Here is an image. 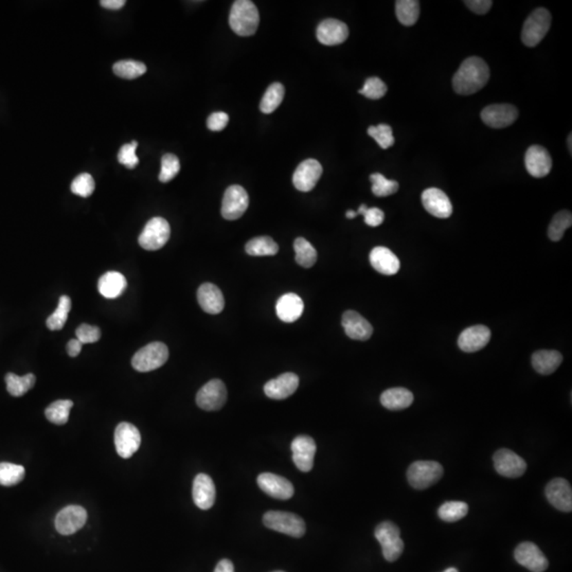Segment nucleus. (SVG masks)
<instances>
[{
	"label": "nucleus",
	"instance_id": "nucleus-31",
	"mask_svg": "<svg viewBox=\"0 0 572 572\" xmlns=\"http://www.w3.org/2000/svg\"><path fill=\"white\" fill-rule=\"evenodd\" d=\"M127 282L125 277L118 272H108L99 280L98 289L103 297L114 299L123 294Z\"/></svg>",
	"mask_w": 572,
	"mask_h": 572
},
{
	"label": "nucleus",
	"instance_id": "nucleus-59",
	"mask_svg": "<svg viewBox=\"0 0 572 572\" xmlns=\"http://www.w3.org/2000/svg\"><path fill=\"white\" fill-rule=\"evenodd\" d=\"M443 572H459V571H458L457 568L449 567V568H447V570H445V571H443Z\"/></svg>",
	"mask_w": 572,
	"mask_h": 572
},
{
	"label": "nucleus",
	"instance_id": "nucleus-40",
	"mask_svg": "<svg viewBox=\"0 0 572 572\" xmlns=\"http://www.w3.org/2000/svg\"><path fill=\"white\" fill-rule=\"evenodd\" d=\"M114 74L125 80H134L147 72V66L137 61L124 60L116 63L112 67Z\"/></svg>",
	"mask_w": 572,
	"mask_h": 572
},
{
	"label": "nucleus",
	"instance_id": "nucleus-47",
	"mask_svg": "<svg viewBox=\"0 0 572 572\" xmlns=\"http://www.w3.org/2000/svg\"><path fill=\"white\" fill-rule=\"evenodd\" d=\"M387 85L376 76L367 79L364 88L360 90V94L371 100H378L387 94Z\"/></svg>",
	"mask_w": 572,
	"mask_h": 572
},
{
	"label": "nucleus",
	"instance_id": "nucleus-4",
	"mask_svg": "<svg viewBox=\"0 0 572 572\" xmlns=\"http://www.w3.org/2000/svg\"><path fill=\"white\" fill-rule=\"evenodd\" d=\"M263 524L274 531L292 538H303L305 533V520L293 513L269 511L263 516Z\"/></svg>",
	"mask_w": 572,
	"mask_h": 572
},
{
	"label": "nucleus",
	"instance_id": "nucleus-50",
	"mask_svg": "<svg viewBox=\"0 0 572 572\" xmlns=\"http://www.w3.org/2000/svg\"><path fill=\"white\" fill-rule=\"evenodd\" d=\"M76 339L80 340L83 345L85 343H94L101 338V331L98 327L83 323L76 331Z\"/></svg>",
	"mask_w": 572,
	"mask_h": 572
},
{
	"label": "nucleus",
	"instance_id": "nucleus-33",
	"mask_svg": "<svg viewBox=\"0 0 572 572\" xmlns=\"http://www.w3.org/2000/svg\"><path fill=\"white\" fill-rule=\"evenodd\" d=\"M396 14L402 25H413L420 17V3L418 0H398L396 3Z\"/></svg>",
	"mask_w": 572,
	"mask_h": 572
},
{
	"label": "nucleus",
	"instance_id": "nucleus-37",
	"mask_svg": "<svg viewBox=\"0 0 572 572\" xmlns=\"http://www.w3.org/2000/svg\"><path fill=\"white\" fill-rule=\"evenodd\" d=\"M74 406V402L70 400H55L45 410V416L51 423L57 425H64L68 422L69 413Z\"/></svg>",
	"mask_w": 572,
	"mask_h": 572
},
{
	"label": "nucleus",
	"instance_id": "nucleus-51",
	"mask_svg": "<svg viewBox=\"0 0 572 572\" xmlns=\"http://www.w3.org/2000/svg\"><path fill=\"white\" fill-rule=\"evenodd\" d=\"M229 117L226 112H213L207 120V126L212 132H221L228 124Z\"/></svg>",
	"mask_w": 572,
	"mask_h": 572
},
{
	"label": "nucleus",
	"instance_id": "nucleus-5",
	"mask_svg": "<svg viewBox=\"0 0 572 572\" xmlns=\"http://www.w3.org/2000/svg\"><path fill=\"white\" fill-rule=\"evenodd\" d=\"M443 467L436 461H416L407 471L410 485L416 490H426L443 476Z\"/></svg>",
	"mask_w": 572,
	"mask_h": 572
},
{
	"label": "nucleus",
	"instance_id": "nucleus-24",
	"mask_svg": "<svg viewBox=\"0 0 572 572\" xmlns=\"http://www.w3.org/2000/svg\"><path fill=\"white\" fill-rule=\"evenodd\" d=\"M341 323L347 336L354 340H368L374 334V327L371 323L357 311H345Z\"/></svg>",
	"mask_w": 572,
	"mask_h": 572
},
{
	"label": "nucleus",
	"instance_id": "nucleus-45",
	"mask_svg": "<svg viewBox=\"0 0 572 572\" xmlns=\"http://www.w3.org/2000/svg\"><path fill=\"white\" fill-rule=\"evenodd\" d=\"M368 135L374 138L382 150L389 149L394 145V133L391 126L387 124H378L368 128Z\"/></svg>",
	"mask_w": 572,
	"mask_h": 572
},
{
	"label": "nucleus",
	"instance_id": "nucleus-7",
	"mask_svg": "<svg viewBox=\"0 0 572 572\" xmlns=\"http://www.w3.org/2000/svg\"><path fill=\"white\" fill-rule=\"evenodd\" d=\"M169 358V349L163 343H152L140 349L132 360V366L139 372L161 368Z\"/></svg>",
	"mask_w": 572,
	"mask_h": 572
},
{
	"label": "nucleus",
	"instance_id": "nucleus-53",
	"mask_svg": "<svg viewBox=\"0 0 572 572\" xmlns=\"http://www.w3.org/2000/svg\"><path fill=\"white\" fill-rule=\"evenodd\" d=\"M464 3L471 11L479 15L488 13L493 5L491 0H467Z\"/></svg>",
	"mask_w": 572,
	"mask_h": 572
},
{
	"label": "nucleus",
	"instance_id": "nucleus-19",
	"mask_svg": "<svg viewBox=\"0 0 572 572\" xmlns=\"http://www.w3.org/2000/svg\"><path fill=\"white\" fill-rule=\"evenodd\" d=\"M316 443L309 436H299L292 443L293 461L298 469L301 471H311L314 465V457L316 453Z\"/></svg>",
	"mask_w": 572,
	"mask_h": 572
},
{
	"label": "nucleus",
	"instance_id": "nucleus-2",
	"mask_svg": "<svg viewBox=\"0 0 572 572\" xmlns=\"http://www.w3.org/2000/svg\"><path fill=\"white\" fill-rule=\"evenodd\" d=\"M260 23L259 11L249 0H238L232 5L229 25L240 37H250L258 30Z\"/></svg>",
	"mask_w": 572,
	"mask_h": 572
},
{
	"label": "nucleus",
	"instance_id": "nucleus-18",
	"mask_svg": "<svg viewBox=\"0 0 572 572\" xmlns=\"http://www.w3.org/2000/svg\"><path fill=\"white\" fill-rule=\"evenodd\" d=\"M524 165L529 174L535 178H542L547 176L551 171V156L545 147L532 145L524 155Z\"/></svg>",
	"mask_w": 572,
	"mask_h": 572
},
{
	"label": "nucleus",
	"instance_id": "nucleus-48",
	"mask_svg": "<svg viewBox=\"0 0 572 572\" xmlns=\"http://www.w3.org/2000/svg\"><path fill=\"white\" fill-rule=\"evenodd\" d=\"M94 187H96V183L92 175L83 173L76 176L71 183V192L85 198V197H90L94 193Z\"/></svg>",
	"mask_w": 572,
	"mask_h": 572
},
{
	"label": "nucleus",
	"instance_id": "nucleus-10",
	"mask_svg": "<svg viewBox=\"0 0 572 572\" xmlns=\"http://www.w3.org/2000/svg\"><path fill=\"white\" fill-rule=\"evenodd\" d=\"M141 435L133 424L122 422L114 431V445L118 455L124 459L131 458L139 449Z\"/></svg>",
	"mask_w": 572,
	"mask_h": 572
},
{
	"label": "nucleus",
	"instance_id": "nucleus-52",
	"mask_svg": "<svg viewBox=\"0 0 572 572\" xmlns=\"http://www.w3.org/2000/svg\"><path fill=\"white\" fill-rule=\"evenodd\" d=\"M365 223L370 227H378L385 220V213L378 208H368L364 214Z\"/></svg>",
	"mask_w": 572,
	"mask_h": 572
},
{
	"label": "nucleus",
	"instance_id": "nucleus-34",
	"mask_svg": "<svg viewBox=\"0 0 572 572\" xmlns=\"http://www.w3.org/2000/svg\"><path fill=\"white\" fill-rule=\"evenodd\" d=\"M35 382H37V378L32 374H25L23 376H19L14 374H8L6 376L8 392L17 398L23 396L29 390L32 389Z\"/></svg>",
	"mask_w": 572,
	"mask_h": 572
},
{
	"label": "nucleus",
	"instance_id": "nucleus-42",
	"mask_svg": "<svg viewBox=\"0 0 572 572\" xmlns=\"http://www.w3.org/2000/svg\"><path fill=\"white\" fill-rule=\"evenodd\" d=\"M571 224L572 216L570 211L563 210L561 212L556 213L553 220L550 223L549 228H548V236H549L550 240L554 241V242L562 240L564 232L571 227Z\"/></svg>",
	"mask_w": 572,
	"mask_h": 572
},
{
	"label": "nucleus",
	"instance_id": "nucleus-61",
	"mask_svg": "<svg viewBox=\"0 0 572 572\" xmlns=\"http://www.w3.org/2000/svg\"><path fill=\"white\" fill-rule=\"evenodd\" d=\"M276 572H283V571H276Z\"/></svg>",
	"mask_w": 572,
	"mask_h": 572
},
{
	"label": "nucleus",
	"instance_id": "nucleus-20",
	"mask_svg": "<svg viewBox=\"0 0 572 572\" xmlns=\"http://www.w3.org/2000/svg\"><path fill=\"white\" fill-rule=\"evenodd\" d=\"M546 497L548 502L562 512L572 511L571 485L563 478H555L546 487Z\"/></svg>",
	"mask_w": 572,
	"mask_h": 572
},
{
	"label": "nucleus",
	"instance_id": "nucleus-14",
	"mask_svg": "<svg viewBox=\"0 0 572 572\" xmlns=\"http://www.w3.org/2000/svg\"><path fill=\"white\" fill-rule=\"evenodd\" d=\"M515 560L532 572H544L549 566L547 558L542 550L531 542H524L516 547Z\"/></svg>",
	"mask_w": 572,
	"mask_h": 572
},
{
	"label": "nucleus",
	"instance_id": "nucleus-35",
	"mask_svg": "<svg viewBox=\"0 0 572 572\" xmlns=\"http://www.w3.org/2000/svg\"><path fill=\"white\" fill-rule=\"evenodd\" d=\"M245 249L252 256H275L279 252V246L269 236H258L246 244Z\"/></svg>",
	"mask_w": 572,
	"mask_h": 572
},
{
	"label": "nucleus",
	"instance_id": "nucleus-39",
	"mask_svg": "<svg viewBox=\"0 0 572 572\" xmlns=\"http://www.w3.org/2000/svg\"><path fill=\"white\" fill-rule=\"evenodd\" d=\"M284 94H285V90H284L283 85L280 83H274L270 85L262 99L260 110L264 114H272L275 112L283 101Z\"/></svg>",
	"mask_w": 572,
	"mask_h": 572
},
{
	"label": "nucleus",
	"instance_id": "nucleus-55",
	"mask_svg": "<svg viewBox=\"0 0 572 572\" xmlns=\"http://www.w3.org/2000/svg\"><path fill=\"white\" fill-rule=\"evenodd\" d=\"M100 3L106 9L119 10L125 5V1L124 0H102Z\"/></svg>",
	"mask_w": 572,
	"mask_h": 572
},
{
	"label": "nucleus",
	"instance_id": "nucleus-46",
	"mask_svg": "<svg viewBox=\"0 0 572 572\" xmlns=\"http://www.w3.org/2000/svg\"><path fill=\"white\" fill-rule=\"evenodd\" d=\"M181 170V163L178 159L173 154H165L161 159V171L159 174V181L161 183H169L176 177Z\"/></svg>",
	"mask_w": 572,
	"mask_h": 572
},
{
	"label": "nucleus",
	"instance_id": "nucleus-17",
	"mask_svg": "<svg viewBox=\"0 0 572 572\" xmlns=\"http://www.w3.org/2000/svg\"><path fill=\"white\" fill-rule=\"evenodd\" d=\"M422 204L425 210L435 218H449L453 214L451 199L440 189H426L422 193Z\"/></svg>",
	"mask_w": 572,
	"mask_h": 572
},
{
	"label": "nucleus",
	"instance_id": "nucleus-6",
	"mask_svg": "<svg viewBox=\"0 0 572 572\" xmlns=\"http://www.w3.org/2000/svg\"><path fill=\"white\" fill-rule=\"evenodd\" d=\"M376 540L382 546V555L388 562H394L404 551V542L400 538V528L391 522H380L376 529Z\"/></svg>",
	"mask_w": 572,
	"mask_h": 572
},
{
	"label": "nucleus",
	"instance_id": "nucleus-60",
	"mask_svg": "<svg viewBox=\"0 0 572 572\" xmlns=\"http://www.w3.org/2000/svg\"><path fill=\"white\" fill-rule=\"evenodd\" d=\"M568 142H569V152L571 153V134H570L569 138H568Z\"/></svg>",
	"mask_w": 572,
	"mask_h": 572
},
{
	"label": "nucleus",
	"instance_id": "nucleus-44",
	"mask_svg": "<svg viewBox=\"0 0 572 572\" xmlns=\"http://www.w3.org/2000/svg\"><path fill=\"white\" fill-rule=\"evenodd\" d=\"M370 181L372 183V192L376 196H389L398 192L400 188L398 181H390L380 173L371 175Z\"/></svg>",
	"mask_w": 572,
	"mask_h": 572
},
{
	"label": "nucleus",
	"instance_id": "nucleus-43",
	"mask_svg": "<svg viewBox=\"0 0 572 572\" xmlns=\"http://www.w3.org/2000/svg\"><path fill=\"white\" fill-rule=\"evenodd\" d=\"M25 467L13 463H0V484L5 487L19 484L25 478Z\"/></svg>",
	"mask_w": 572,
	"mask_h": 572
},
{
	"label": "nucleus",
	"instance_id": "nucleus-38",
	"mask_svg": "<svg viewBox=\"0 0 572 572\" xmlns=\"http://www.w3.org/2000/svg\"><path fill=\"white\" fill-rule=\"evenodd\" d=\"M71 309V299L68 296L64 295L59 300V305L57 309L47 318L46 325L49 330H62L68 319L69 313Z\"/></svg>",
	"mask_w": 572,
	"mask_h": 572
},
{
	"label": "nucleus",
	"instance_id": "nucleus-26",
	"mask_svg": "<svg viewBox=\"0 0 572 572\" xmlns=\"http://www.w3.org/2000/svg\"><path fill=\"white\" fill-rule=\"evenodd\" d=\"M193 500L195 504L202 510H209L212 508L216 502V485L210 476L206 474H198L195 477L193 482Z\"/></svg>",
	"mask_w": 572,
	"mask_h": 572
},
{
	"label": "nucleus",
	"instance_id": "nucleus-15",
	"mask_svg": "<svg viewBox=\"0 0 572 572\" xmlns=\"http://www.w3.org/2000/svg\"><path fill=\"white\" fill-rule=\"evenodd\" d=\"M518 118V110L511 104H493L481 112L483 123L493 128H504L512 125Z\"/></svg>",
	"mask_w": 572,
	"mask_h": 572
},
{
	"label": "nucleus",
	"instance_id": "nucleus-8",
	"mask_svg": "<svg viewBox=\"0 0 572 572\" xmlns=\"http://www.w3.org/2000/svg\"><path fill=\"white\" fill-rule=\"evenodd\" d=\"M171 234L169 223L163 218H153L145 225L140 234L138 242L143 249L154 252L163 248L167 244Z\"/></svg>",
	"mask_w": 572,
	"mask_h": 572
},
{
	"label": "nucleus",
	"instance_id": "nucleus-32",
	"mask_svg": "<svg viewBox=\"0 0 572 572\" xmlns=\"http://www.w3.org/2000/svg\"><path fill=\"white\" fill-rule=\"evenodd\" d=\"M413 402V394L406 388H390L382 392L380 403L389 410H403Z\"/></svg>",
	"mask_w": 572,
	"mask_h": 572
},
{
	"label": "nucleus",
	"instance_id": "nucleus-49",
	"mask_svg": "<svg viewBox=\"0 0 572 572\" xmlns=\"http://www.w3.org/2000/svg\"><path fill=\"white\" fill-rule=\"evenodd\" d=\"M138 147L137 141H132L131 143L124 145L120 149L119 154H118V161L121 165H125L128 169H134L137 167L139 163V159L136 155V150Z\"/></svg>",
	"mask_w": 572,
	"mask_h": 572
},
{
	"label": "nucleus",
	"instance_id": "nucleus-58",
	"mask_svg": "<svg viewBox=\"0 0 572 572\" xmlns=\"http://www.w3.org/2000/svg\"><path fill=\"white\" fill-rule=\"evenodd\" d=\"M356 216L357 212H355V211L353 210H349L348 212L346 213L347 218H350V220L351 218H356Z\"/></svg>",
	"mask_w": 572,
	"mask_h": 572
},
{
	"label": "nucleus",
	"instance_id": "nucleus-9",
	"mask_svg": "<svg viewBox=\"0 0 572 572\" xmlns=\"http://www.w3.org/2000/svg\"><path fill=\"white\" fill-rule=\"evenodd\" d=\"M249 206V196L241 185H230L223 198L222 216L225 220L236 221L246 212Z\"/></svg>",
	"mask_w": 572,
	"mask_h": 572
},
{
	"label": "nucleus",
	"instance_id": "nucleus-28",
	"mask_svg": "<svg viewBox=\"0 0 572 572\" xmlns=\"http://www.w3.org/2000/svg\"><path fill=\"white\" fill-rule=\"evenodd\" d=\"M199 305L211 315L220 314L225 307V299L222 291L212 283H204L197 291Z\"/></svg>",
	"mask_w": 572,
	"mask_h": 572
},
{
	"label": "nucleus",
	"instance_id": "nucleus-36",
	"mask_svg": "<svg viewBox=\"0 0 572 572\" xmlns=\"http://www.w3.org/2000/svg\"><path fill=\"white\" fill-rule=\"evenodd\" d=\"M294 249L296 252V262L300 266L309 268L314 266L317 261V252L309 241L305 238H296L294 243Z\"/></svg>",
	"mask_w": 572,
	"mask_h": 572
},
{
	"label": "nucleus",
	"instance_id": "nucleus-54",
	"mask_svg": "<svg viewBox=\"0 0 572 572\" xmlns=\"http://www.w3.org/2000/svg\"><path fill=\"white\" fill-rule=\"evenodd\" d=\"M83 343H81L80 340L78 339H71L69 341L68 345H67V352H68L69 356L71 357H76L80 354L81 351H82Z\"/></svg>",
	"mask_w": 572,
	"mask_h": 572
},
{
	"label": "nucleus",
	"instance_id": "nucleus-25",
	"mask_svg": "<svg viewBox=\"0 0 572 572\" xmlns=\"http://www.w3.org/2000/svg\"><path fill=\"white\" fill-rule=\"evenodd\" d=\"M298 386H299V378L297 374L287 372L266 382L264 386V392L268 398H273V400H284L295 394Z\"/></svg>",
	"mask_w": 572,
	"mask_h": 572
},
{
	"label": "nucleus",
	"instance_id": "nucleus-13",
	"mask_svg": "<svg viewBox=\"0 0 572 572\" xmlns=\"http://www.w3.org/2000/svg\"><path fill=\"white\" fill-rule=\"evenodd\" d=\"M493 460L497 473L508 478H518L527 471L526 461L510 449H499L495 453Z\"/></svg>",
	"mask_w": 572,
	"mask_h": 572
},
{
	"label": "nucleus",
	"instance_id": "nucleus-27",
	"mask_svg": "<svg viewBox=\"0 0 572 572\" xmlns=\"http://www.w3.org/2000/svg\"><path fill=\"white\" fill-rule=\"evenodd\" d=\"M305 309L303 300L297 294L289 293L281 296L276 305V313L280 320L292 323L301 317Z\"/></svg>",
	"mask_w": 572,
	"mask_h": 572
},
{
	"label": "nucleus",
	"instance_id": "nucleus-16",
	"mask_svg": "<svg viewBox=\"0 0 572 572\" xmlns=\"http://www.w3.org/2000/svg\"><path fill=\"white\" fill-rule=\"evenodd\" d=\"M323 175V165L316 159H307L298 165L293 175V183L297 190L309 192L315 188Z\"/></svg>",
	"mask_w": 572,
	"mask_h": 572
},
{
	"label": "nucleus",
	"instance_id": "nucleus-56",
	"mask_svg": "<svg viewBox=\"0 0 572 572\" xmlns=\"http://www.w3.org/2000/svg\"><path fill=\"white\" fill-rule=\"evenodd\" d=\"M214 572H234V564H232V561H229V560H222L216 565Z\"/></svg>",
	"mask_w": 572,
	"mask_h": 572
},
{
	"label": "nucleus",
	"instance_id": "nucleus-22",
	"mask_svg": "<svg viewBox=\"0 0 572 572\" xmlns=\"http://www.w3.org/2000/svg\"><path fill=\"white\" fill-rule=\"evenodd\" d=\"M348 37V25L337 19H325L317 28V39L325 46L343 44Z\"/></svg>",
	"mask_w": 572,
	"mask_h": 572
},
{
	"label": "nucleus",
	"instance_id": "nucleus-1",
	"mask_svg": "<svg viewBox=\"0 0 572 572\" xmlns=\"http://www.w3.org/2000/svg\"><path fill=\"white\" fill-rule=\"evenodd\" d=\"M490 80V68L480 57H471L461 64L453 78L458 94L469 96L482 90Z\"/></svg>",
	"mask_w": 572,
	"mask_h": 572
},
{
	"label": "nucleus",
	"instance_id": "nucleus-57",
	"mask_svg": "<svg viewBox=\"0 0 572 572\" xmlns=\"http://www.w3.org/2000/svg\"><path fill=\"white\" fill-rule=\"evenodd\" d=\"M367 210H368V207H367L366 205H362V206L360 207V209H358V211H357V214H362V216H364Z\"/></svg>",
	"mask_w": 572,
	"mask_h": 572
},
{
	"label": "nucleus",
	"instance_id": "nucleus-21",
	"mask_svg": "<svg viewBox=\"0 0 572 572\" xmlns=\"http://www.w3.org/2000/svg\"><path fill=\"white\" fill-rule=\"evenodd\" d=\"M258 484L264 493L280 500L292 498L295 492L291 481L272 473H263L260 475L258 477Z\"/></svg>",
	"mask_w": 572,
	"mask_h": 572
},
{
	"label": "nucleus",
	"instance_id": "nucleus-29",
	"mask_svg": "<svg viewBox=\"0 0 572 572\" xmlns=\"http://www.w3.org/2000/svg\"><path fill=\"white\" fill-rule=\"evenodd\" d=\"M370 263L376 272L385 276L396 275L400 267L398 256L391 250L382 246H378L371 250Z\"/></svg>",
	"mask_w": 572,
	"mask_h": 572
},
{
	"label": "nucleus",
	"instance_id": "nucleus-12",
	"mask_svg": "<svg viewBox=\"0 0 572 572\" xmlns=\"http://www.w3.org/2000/svg\"><path fill=\"white\" fill-rule=\"evenodd\" d=\"M226 400V386L221 380H210L196 394L197 406L207 411L221 409Z\"/></svg>",
	"mask_w": 572,
	"mask_h": 572
},
{
	"label": "nucleus",
	"instance_id": "nucleus-23",
	"mask_svg": "<svg viewBox=\"0 0 572 572\" xmlns=\"http://www.w3.org/2000/svg\"><path fill=\"white\" fill-rule=\"evenodd\" d=\"M491 331L485 325H474L465 329L458 339V346L463 352L473 353L481 350L488 345Z\"/></svg>",
	"mask_w": 572,
	"mask_h": 572
},
{
	"label": "nucleus",
	"instance_id": "nucleus-3",
	"mask_svg": "<svg viewBox=\"0 0 572 572\" xmlns=\"http://www.w3.org/2000/svg\"><path fill=\"white\" fill-rule=\"evenodd\" d=\"M551 27V14L545 8H538L524 21L522 41L527 47H535L546 37Z\"/></svg>",
	"mask_w": 572,
	"mask_h": 572
},
{
	"label": "nucleus",
	"instance_id": "nucleus-11",
	"mask_svg": "<svg viewBox=\"0 0 572 572\" xmlns=\"http://www.w3.org/2000/svg\"><path fill=\"white\" fill-rule=\"evenodd\" d=\"M88 522V512L81 506H68L57 513L55 529L62 535H71L78 532Z\"/></svg>",
	"mask_w": 572,
	"mask_h": 572
},
{
	"label": "nucleus",
	"instance_id": "nucleus-41",
	"mask_svg": "<svg viewBox=\"0 0 572 572\" xmlns=\"http://www.w3.org/2000/svg\"><path fill=\"white\" fill-rule=\"evenodd\" d=\"M469 513V506L463 502H447L438 510V515L447 522H456L462 520Z\"/></svg>",
	"mask_w": 572,
	"mask_h": 572
},
{
	"label": "nucleus",
	"instance_id": "nucleus-30",
	"mask_svg": "<svg viewBox=\"0 0 572 572\" xmlns=\"http://www.w3.org/2000/svg\"><path fill=\"white\" fill-rule=\"evenodd\" d=\"M562 362L563 356L558 351L540 350L532 355V366L536 372L542 376H549L555 372Z\"/></svg>",
	"mask_w": 572,
	"mask_h": 572
}]
</instances>
